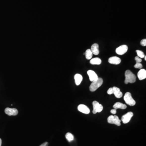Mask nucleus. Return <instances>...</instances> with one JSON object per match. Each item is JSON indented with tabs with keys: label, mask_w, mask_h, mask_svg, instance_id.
<instances>
[{
	"label": "nucleus",
	"mask_w": 146,
	"mask_h": 146,
	"mask_svg": "<svg viewBox=\"0 0 146 146\" xmlns=\"http://www.w3.org/2000/svg\"><path fill=\"white\" fill-rule=\"evenodd\" d=\"M124 100L127 104L130 106H134L136 104V102L132 97L130 92H127L124 95Z\"/></svg>",
	"instance_id": "7ed1b4c3"
},
{
	"label": "nucleus",
	"mask_w": 146,
	"mask_h": 146,
	"mask_svg": "<svg viewBox=\"0 0 146 146\" xmlns=\"http://www.w3.org/2000/svg\"><path fill=\"white\" fill-rule=\"evenodd\" d=\"M109 62L112 64L118 65L121 63V59L118 57H111L109 59Z\"/></svg>",
	"instance_id": "9b49d317"
},
{
	"label": "nucleus",
	"mask_w": 146,
	"mask_h": 146,
	"mask_svg": "<svg viewBox=\"0 0 146 146\" xmlns=\"http://www.w3.org/2000/svg\"><path fill=\"white\" fill-rule=\"evenodd\" d=\"M4 112L6 114L9 116H16L18 113V110L16 109H11L9 108H6Z\"/></svg>",
	"instance_id": "1a4fd4ad"
},
{
	"label": "nucleus",
	"mask_w": 146,
	"mask_h": 146,
	"mask_svg": "<svg viewBox=\"0 0 146 146\" xmlns=\"http://www.w3.org/2000/svg\"><path fill=\"white\" fill-rule=\"evenodd\" d=\"M135 59L136 61V63H141V62H142V59L140 58L139 57H135Z\"/></svg>",
	"instance_id": "5701e85b"
},
{
	"label": "nucleus",
	"mask_w": 146,
	"mask_h": 146,
	"mask_svg": "<svg viewBox=\"0 0 146 146\" xmlns=\"http://www.w3.org/2000/svg\"><path fill=\"white\" fill-rule=\"evenodd\" d=\"M125 83H134L136 81V76L131 71L129 70H126L125 72Z\"/></svg>",
	"instance_id": "f257e3e1"
},
{
	"label": "nucleus",
	"mask_w": 146,
	"mask_h": 146,
	"mask_svg": "<svg viewBox=\"0 0 146 146\" xmlns=\"http://www.w3.org/2000/svg\"><path fill=\"white\" fill-rule=\"evenodd\" d=\"M114 109L116 110L117 109H125L127 108V106L125 104H123L120 102H116L114 104L113 106Z\"/></svg>",
	"instance_id": "dca6fc26"
},
{
	"label": "nucleus",
	"mask_w": 146,
	"mask_h": 146,
	"mask_svg": "<svg viewBox=\"0 0 146 146\" xmlns=\"http://www.w3.org/2000/svg\"><path fill=\"white\" fill-rule=\"evenodd\" d=\"M91 51L94 55H97L100 53V51L99 50V45L97 43H94L92 45L91 47Z\"/></svg>",
	"instance_id": "4468645a"
},
{
	"label": "nucleus",
	"mask_w": 146,
	"mask_h": 146,
	"mask_svg": "<svg viewBox=\"0 0 146 146\" xmlns=\"http://www.w3.org/2000/svg\"><path fill=\"white\" fill-rule=\"evenodd\" d=\"M48 142H45V143H43L42 145H41L39 146H48Z\"/></svg>",
	"instance_id": "a878e982"
},
{
	"label": "nucleus",
	"mask_w": 146,
	"mask_h": 146,
	"mask_svg": "<svg viewBox=\"0 0 146 146\" xmlns=\"http://www.w3.org/2000/svg\"><path fill=\"white\" fill-rule=\"evenodd\" d=\"M113 89V94L115 95V96L117 98H120L123 96V93L121 92L120 90L118 88L114 86L112 87Z\"/></svg>",
	"instance_id": "f8f14e48"
},
{
	"label": "nucleus",
	"mask_w": 146,
	"mask_h": 146,
	"mask_svg": "<svg viewBox=\"0 0 146 146\" xmlns=\"http://www.w3.org/2000/svg\"><path fill=\"white\" fill-rule=\"evenodd\" d=\"M128 47L125 45H123L118 47L116 50V52L118 55H123L127 52Z\"/></svg>",
	"instance_id": "0eeeda50"
},
{
	"label": "nucleus",
	"mask_w": 146,
	"mask_h": 146,
	"mask_svg": "<svg viewBox=\"0 0 146 146\" xmlns=\"http://www.w3.org/2000/svg\"><path fill=\"white\" fill-rule=\"evenodd\" d=\"M134 67L136 69H141L143 68V65L141 63H136V64L134 66Z\"/></svg>",
	"instance_id": "412c9836"
},
{
	"label": "nucleus",
	"mask_w": 146,
	"mask_h": 146,
	"mask_svg": "<svg viewBox=\"0 0 146 146\" xmlns=\"http://www.w3.org/2000/svg\"><path fill=\"white\" fill-rule=\"evenodd\" d=\"M74 79H75V84L78 86L80 84L83 79V77L81 75L77 73L75 74L74 76Z\"/></svg>",
	"instance_id": "2eb2a0df"
},
{
	"label": "nucleus",
	"mask_w": 146,
	"mask_h": 146,
	"mask_svg": "<svg viewBox=\"0 0 146 146\" xmlns=\"http://www.w3.org/2000/svg\"><path fill=\"white\" fill-rule=\"evenodd\" d=\"M108 122L110 124H115L117 126L121 125V120L116 115H111L108 118Z\"/></svg>",
	"instance_id": "20e7f679"
},
{
	"label": "nucleus",
	"mask_w": 146,
	"mask_h": 146,
	"mask_svg": "<svg viewBox=\"0 0 146 146\" xmlns=\"http://www.w3.org/2000/svg\"><path fill=\"white\" fill-rule=\"evenodd\" d=\"M141 44L143 46H146V39H143V40H141Z\"/></svg>",
	"instance_id": "4be33fe9"
},
{
	"label": "nucleus",
	"mask_w": 146,
	"mask_h": 146,
	"mask_svg": "<svg viewBox=\"0 0 146 146\" xmlns=\"http://www.w3.org/2000/svg\"><path fill=\"white\" fill-rule=\"evenodd\" d=\"M111 113H112L113 114H116V110L115 109H112L110 111Z\"/></svg>",
	"instance_id": "393cba45"
},
{
	"label": "nucleus",
	"mask_w": 146,
	"mask_h": 146,
	"mask_svg": "<svg viewBox=\"0 0 146 146\" xmlns=\"http://www.w3.org/2000/svg\"><path fill=\"white\" fill-rule=\"evenodd\" d=\"M77 109L80 112L85 114H89L90 112L89 109L87 106L84 104H80L78 106Z\"/></svg>",
	"instance_id": "9d476101"
},
{
	"label": "nucleus",
	"mask_w": 146,
	"mask_h": 146,
	"mask_svg": "<svg viewBox=\"0 0 146 146\" xmlns=\"http://www.w3.org/2000/svg\"><path fill=\"white\" fill-rule=\"evenodd\" d=\"M136 52L137 54L138 57L141 58H143L145 55L143 51L140 50H136Z\"/></svg>",
	"instance_id": "aec40b11"
},
{
	"label": "nucleus",
	"mask_w": 146,
	"mask_h": 146,
	"mask_svg": "<svg viewBox=\"0 0 146 146\" xmlns=\"http://www.w3.org/2000/svg\"><path fill=\"white\" fill-rule=\"evenodd\" d=\"M93 114H96L97 112H100L103 109V107L102 105L100 104L98 102L95 101L93 102Z\"/></svg>",
	"instance_id": "39448f33"
},
{
	"label": "nucleus",
	"mask_w": 146,
	"mask_h": 146,
	"mask_svg": "<svg viewBox=\"0 0 146 146\" xmlns=\"http://www.w3.org/2000/svg\"><path fill=\"white\" fill-rule=\"evenodd\" d=\"M65 137L69 142H71L74 139V136L71 133H67L65 135Z\"/></svg>",
	"instance_id": "6ab92c4d"
},
{
	"label": "nucleus",
	"mask_w": 146,
	"mask_h": 146,
	"mask_svg": "<svg viewBox=\"0 0 146 146\" xmlns=\"http://www.w3.org/2000/svg\"><path fill=\"white\" fill-rule=\"evenodd\" d=\"M2 145V140L1 138H0V146H1Z\"/></svg>",
	"instance_id": "bb28decb"
},
{
	"label": "nucleus",
	"mask_w": 146,
	"mask_h": 146,
	"mask_svg": "<svg viewBox=\"0 0 146 146\" xmlns=\"http://www.w3.org/2000/svg\"><path fill=\"white\" fill-rule=\"evenodd\" d=\"M87 74L89 75V79L91 82H93L96 81L98 79L99 77L97 76V74L94 71L89 70L88 71Z\"/></svg>",
	"instance_id": "6e6552de"
},
{
	"label": "nucleus",
	"mask_w": 146,
	"mask_h": 146,
	"mask_svg": "<svg viewBox=\"0 0 146 146\" xmlns=\"http://www.w3.org/2000/svg\"><path fill=\"white\" fill-rule=\"evenodd\" d=\"M107 93L109 95L113 94V89L112 88H110L107 91Z\"/></svg>",
	"instance_id": "b1692460"
},
{
	"label": "nucleus",
	"mask_w": 146,
	"mask_h": 146,
	"mask_svg": "<svg viewBox=\"0 0 146 146\" xmlns=\"http://www.w3.org/2000/svg\"><path fill=\"white\" fill-rule=\"evenodd\" d=\"M134 114L132 112H127V114L125 115H123L122 116V121L124 124H126L128 123L130 121L131 119L132 118V117L133 116Z\"/></svg>",
	"instance_id": "423d86ee"
},
{
	"label": "nucleus",
	"mask_w": 146,
	"mask_h": 146,
	"mask_svg": "<svg viewBox=\"0 0 146 146\" xmlns=\"http://www.w3.org/2000/svg\"><path fill=\"white\" fill-rule=\"evenodd\" d=\"M90 63L92 65H99L101 64L102 63V60L99 58H94L93 59H91L90 61Z\"/></svg>",
	"instance_id": "f3484780"
},
{
	"label": "nucleus",
	"mask_w": 146,
	"mask_h": 146,
	"mask_svg": "<svg viewBox=\"0 0 146 146\" xmlns=\"http://www.w3.org/2000/svg\"><path fill=\"white\" fill-rule=\"evenodd\" d=\"M85 54L86 59L88 60H89L92 58L93 54L92 51H91V49H87L85 52Z\"/></svg>",
	"instance_id": "a211bd4d"
},
{
	"label": "nucleus",
	"mask_w": 146,
	"mask_h": 146,
	"mask_svg": "<svg viewBox=\"0 0 146 146\" xmlns=\"http://www.w3.org/2000/svg\"><path fill=\"white\" fill-rule=\"evenodd\" d=\"M138 77L139 80H144L146 78V71L145 69H141L138 73Z\"/></svg>",
	"instance_id": "ddd939ff"
},
{
	"label": "nucleus",
	"mask_w": 146,
	"mask_h": 146,
	"mask_svg": "<svg viewBox=\"0 0 146 146\" xmlns=\"http://www.w3.org/2000/svg\"><path fill=\"white\" fill-rule=\"evenodd\" d=\"M144 57H145V61H146V56H145Z\"/></svg>",
	"instance_id": "cd10ccee"
},
{
	"label": "nucleus",
	"mask_w": 146,
	"mask_h": 146,
	"mask_svg": "<svg viewBox=\"0 0 146 146\" xmlns=\"http://www.w3.org/2000/svg\"><path fill=\"white\" fill-rule=\"evenodd\" d=\"M103 80L101 77H99L96 81L92 82L89 87L90 90L91 92H94L102 85Z\"/></svg>",
	"instance_id": "f03ea898"
}]
</instances>
